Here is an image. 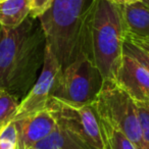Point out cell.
<instances>
[{"label": "cell", "instance_id": "cell-1", "mask_svg": "<svg viewBox=\"0 0 149 149\" xmlns=\"http://www.w3.org/2000/svg\"><path fill=\"white\" fill-rule=\"evenodd\" d=\"M45 48L39 19L29 15L15 28L0 26V87L19 102L39 77Z\"/></svg>", "mask_w": 149, "mask_h": 149}, {"label": "cell", "instance_id": "cell-2", "mask_svg": "<svg viewBox=\"0 0 149 149\" xmlns=\"http://www.w3.org/2000/svg\"><path fill=\"white\" fill-rule=\"evenodd\" d=\"M127 32L123 5L109 0H92L87 19L88 46L103 86L116 83Z\"/></svg>", "mask_w": 149, "mask_h": 149}, {"label": "cell", "instance_id": "cell-3", "mask_svg": "<svg viewBox=\"0 0 149 149\" xmlns=\"http://www.w3.org/2000/svg\"><path fill=\"white\" fill-rule=\"evenodd\" d=\"M92 0H53L39 17L46 45L65 68L88 50L87 19Z\"/></svg>", "mask_w": 149, "mask_h": 149}, {"label": "cell", "instance_id": "cell-4", "mask_svg": "<svg viewBox=\"0 0 149 149\" xmlns=\"http://www.w3.org/2000/svg\"><path fill=\"white\" fill-rule=\"evenodd\" d=\"M47 107L56 118L58 127L63 129L86 149H105L101 118L96 101L76 105L51 96Z\"/></svg>", "mask_w": 149, "mask_h": 149}, {"label": "cell", "instance_id": "cell-5", "mask_svg": "<svg viewBox=\"0 0 149 149\" xmlns=\"http://www.w3.org/2000/svg\"><path fill=\"white\" fill-rule=\"evenodd\" d=\"M103 88V78L92 57L81 52L63 68L52 96L76 105H85L97 100Z\"/></svg>", "mask_w": 149, "mask_h": 149}, {"label": "cell", "instance_id": "cell-6", "mask_svg": "<svg viewBox=\"0 0 149 149\" xmlns=\"http://www.w3.org/2000/svg\"><path fill=\"white\" fill-rule=\"evenodd\" d=\"M96 106L102 118L120 129L139 149H146L136 101L125 90L116 84L103 86Z\"/></svg>", "mask_w": 149, "mask_h": 149}, {"label": "cell", "instance_id": "cell-7", "mask_svg": "<svg viewBox=\"0 0 149 149\" xmlns=\"http://www.w3.org/2000/svg\"><path fill=\"white\" fill-rule=\"evenodd\" d=\"M61 65L47 45L41 72L27 95L19 102L13 120L23 118L47 107L61 72Z\"/></svg>", "mask_w": 149, "mask_h": 149}, {"label": "cell", "instance_id": "cell-8", "mask_svg": "<svg viewBox=\"0 0 149 149\" xmlns=\"http://www.w3.org/2000/svg\"><path fill=\"white\" fill-rule=\"evenodd\" d=\"M116 84L136 102L149 104V72L128 54L124 53Z\"/></svg>", "mask_w": 149, "mask_h": 149}, {"label": "cell", "instance_id": "cell-9", "mask_svg": "<svg viewBox=\"0 0 149 149\" xmlns=\"http://www.w3.org/2000/svg\"><path fill=\"white\" fill-rule=\"evenodd\" d=\"M19 135L17 149H31L58 128L56 118L48 107L15 120Z\"/></svg>", "mask_w": 149, "mask_h": 149}, {"label": "cell", "instance_id": "cell-10", "mask_svg": "<svg viewBox=\"0 0 149 149\" xmlns=\"http://www.w3.org/2000/svg\"><path fill=\"white\" fill-rule=\"evenodd\" d=\"M127 31L149 38V6L143 1L123 5Z\"/></svg>", "mask_w": 149, "mask_h": 149}, {"label": "cell", "instance_id": "cell-11", "mask_svg": "<svg viewBox=\"0 0 149 149\" xmlns=\"http://www.w3.org/2000/svg\"><path fill=\"white\" fill-rule=\"evenodd\" d=\"M31 11V0H3L0 2V26L15 28L19 26Z\"/></svg>", "mask_w": 149, "mask_h": 149}, {"label": "cell", "instance_id": "cell-12", "mask_svg": "<svg viewBox=\"0 0 149 149\" xmlns=\"http://www.w3.org/2000/svg\"><path fill=\"white\" fill-rule=\"evenodd\" d=\"M31 149H86L63 129L58 127Z\"/></svg>", "mask_w": 149, "mask_h": 149}, {"label": "cell", "instance_id": "cell-13", "mask_svg": "<svg viewBox=\"0 0 149 149\" xmlns=\"http://www.w3.org/2000/svg\"><path fill=\"white\" fill-rule=\"evenodd\" d=\"M100 118L105 149H139L120 129L112 126L101 116Z\"/></svg>", "mask_w": 149, "mask_h": 149}, {"label": "cell", "instance_id": "cell-14", "mask_svg": "<svg viewBox=\"0 0 149 149\" xmlns=\"http://www.w3.org/2000/svg\"><path fill=\"white\" fill-rule=\"evenodd\" d=\"M19 101L0 87V128L13 120Z\"/></svg>", "mask_w": 149, "mask_h": 149}, {"label": "cell", "instance_id": "cell-15", "mask_svg": "<svg viewBox=\"0 0 149 149\" xmlns=\"http://www.w3.org/2000/svg\"><path fill=\"white\" fill-rule=\"evenodd\" d=\"M19 135L15 120H10L0 128V149H17Z\"/></svg>", "mask_w": 149, "mask_h": 149}, {"label": "cell", "instance_id": "cell-16", "mask_svg": "<svg viewBox=\"0 0 149 149\" xmlns=\"http://www.w3.org/2000/svg\"><path fill=\"white\" fill-rule=\"evenodd\" d=\"M139 122L142 131L143 141L146 149H149V104L136 102Z\"/></svg>", "mask_w": 149, "mask_h": 149}, {"label": "cell", "instance_id": "cell-17", "mask_svg": "<svg viewBox=\"0 0 149 149\" xmlns=\"http://www.w3.org/2000/svg\"><path fill=\"white\" fill-rule=\"evenodd\" d=\"M124 53L128 54V55L132 56L133 58H135V59L138 62H140L149 72V52L144 51V50H142L141 48L134 45L133 43L125 40Z\"/></svg>", "mask_w": 149, "mask_h": 149}, {"label": "cell", "instance_id": "cell-18", "mask_svg": "<svg viewBox=\"0 0 149 149\" xmlns=\"http://www.w3.org/2000/svg\"><path fill=\"white\" fill-rule=\"evenodd\" d=\"M53 0H31L30 17L33 19L41 17L51 7Z\"/></svg>", "mask_w": 149, "mask_h": 149}, {"label": "cell", "instance_id": "cell-19", "mask_svg": "<svg viewBox=\"0 0 149 149\" xmlns=\"http://www.w3.org/2000/svg\"><path fill=\"white\" fill-rule=\"evenodd\" d=\"M126 40L131 42V43H133L134 45H136L137 47L141 48V49L144 50V51L149 52V38L141 37V36H137L132 33L127 32Z\"/></svg>", "mask_w": 149, "mask_h": 149}, {"label": "cell", "instance_id": "cell-20", "mask_svg": "<svg viewBox=\"0 0 149 149\" xmlns=\"http://www.w3.org/2000/svg\"><path fill=\"white\" fill-rule=\"evenodd\" d=\"M109 1H111V2L118 5H127V4H131V3L138 2V1H142V0H109Z\"/></svg>", "mask_w": 149, "mask_h": 149}, {"label": "cell", "instance_id": "cell-21", "mask_svg": "<svg viewBox=\"0 0 149 149\" xmlns=\"http://www.w3.org/2000/svg\"><path fill=\"white\" fill-rule=\"evenodd\" d=\"M142 1H143V2H144V3H146V4L149 6V0H142Z\"/></svg>", "mask_w": 149, "mask_h": 149}, {"label": "cell", "instance_id": "cell-22", "mask_svg": "<svg viewBox=\"0 0 149 149\" xmlns=\"http://www.w3.org/2000/svg\"><path fill=\"white\" fill-rule=\"evenodd\" d=\"M1 1H3V0H0V2H1Z\"/></svg>", "mask_w": 149, "mask_h": 149}]
</instances>
